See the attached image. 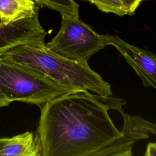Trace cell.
<instances>
[{"label":"cell","instance_id":"obj_1","mask_svg":"<svg viewBox=\"0 0 156 156\" xmlns=\"http://www.w3.org/2000/svg\"><path fill=\"white\" fill-rule=\"evenodd\" d=\"M111 96L74 90L44 104L37 130L42 156H132L135 141L108 113L127 102Z\"/></svg>","mask_w":156,"mask_h":156},{"label":"cell","instance_id":"obj_2","mask_svg":"<svg viewBox=\"0 0 156 156\" xmlns=\"http://www.w3.org/2000/svg\"><path fill=\"white\" fill-rule=\"evenodd\" d=\"M35 69L69 90L113 95L110 85L89 66L88 62L73 60L51 51L44 42L31 41L12 47L0 57Z\"/></svg>","mask_w":156,"mask_h":156},{"label":"cell","instance_id":"obj_3","mask_svg":"<svg viewBox=\"0 0 156 156\" xmlns=\"http://www.w3.org/2000/svg\"><path fill=\"white\" fill-rule=\"evenodd\" d=\"M0 90L9 103L17 101L38 105L71 91L35 69L1 58Z\"/></svg>","mask_w":156,"mask_h":156},{"label":"cell","instance_id":"obj_4","mask_svg":"<svg viewBox=\"0 0 156 156\" xmlns=\"http://www.w3.org/2000/svg\"><path fill=\"white\" fill-rule=\"evenodd\" d=\"M62 17L59 31L46 44L51 51L67 58L86 63L106 46L104 35L97 33L79 15Z\"/></svg>","mask_w":156,"mask_h":156},{"label":"cell","instance_id":"obj_5","mask_svg":"<svg viewBox=\"0 0 156 156\" xmlns=\"http://www.w3.org/2000/svg\"><path fill=\"white\" fill-rule=\"evenodd\" d=\"M105 44L114 46L132 66L145 87L156 90V55L129 44L115 35H104Z\"/></svg>","mask_w":156,"mask_h":156},{"label":"cell","instance_id":"obj_6","mask_svg":"<svg viewBox=\"0 0 156 156\" xmlns=\"http://www.w3.org/2000/svg\"><path fill=\"white\" fill-rule=\"evenodd\" d=\"M46 35L38 20V12L32 16L9 24L0 17V51H7L27 42H44Z\"/></svg>","mask_w":156,"mask_h":156},{"label":"cell","instance_id":"obj_7","mask_svg":"<svg viewBox=\"0 0 156 156\" xmlns=\"http://www.w3.org/2000/svg\"><path fill=\"white\" fill-rule=\"evenodd\" d=\"M38 133L26 132L9 138H0V156H41Z\"/></svg>","mask_w":156,"mask_h":156},{"label":"cell","instance_id":"obj_8","mask_svg":"<svg viewBox=\"0 0 156 156\" xmlns=\"http://www.w3.org/2000/svg\"><path fill=\"white\" fill-rule=\"evenodd\" d=\"M38 11L35 0H0V17L5 24L32 16Z\"/></svg>","mask_w":156,"mask_h":156},{"label":"cell","instance_id":"obj_9","mask_svg":"<svg viewBox=\"0 0 156 156\" xmlns=\"http://www.w3.org/2000/svg\"><path fill=\"white\" fill-rule=\"evenodd\" d=\"M124 124L122 133L134 141L148 138L149 134H156V123L144 119L140 115H130L124 110L120 112Z\"/></svg>","mask_w":156,"mask_h":156},{"label":"cell","instance_id":"obj_10","mask_svg":"<svg viewBox=\"0 0 156 156\" xmlns=\"http://www.w3.org/2000/svg\"><path fill=\"white\" fill-rule=\"evenodd\" d=\"M41 5L59 12L62 16L79 15V5L74 0H35Z\"/></svg>","mask_w":156,"mask_h":156},{"label":"cell","instance_id":"obj_11","mask_svg":"<svg viewBox=\"0 0 156 156\" xmlns=\"http://www.w3.org/2000/svg\"><path fill=\"white\" fill-rule=\"evenodd\" d=\"M94 4L100 10L112 13L118 16L127 15L124 6L120 0H87Z\"/></svg>","mask_w":156,"mask_h":156},{"label":"cell","instance_id":"obj_12","mask_svg":"<svg viewBox=\"0 0 156 156\" xmlns=\"http://www.w3.org/2000/svg\"><path fill=\"white\" fill-rule=\"evenodd\" d=\"M123 4L127 15H132L143 0H120Z\"/></svg>","mask_w":156,"mask_h":156},{"label":"cell","instance_id":"obj_13","mask_svg":"<svg viewBox=\"0 0 156 156\" xmlns=\"http://www.w3.org/2000/svg\"><path fill=\"white\" fill-rule=\"evenodd\" d=\"M144 155L145 156H156V143H149Z\"/></svg>","mask_w":156,"mask_h":156},{"label":"cell","instance_id":"obj_14","mask_svg":"<svg viewBox=\"0 0 156 156\" xmlns=\"http://www.w3.org/2000/svg\"><path fill=\"white\" fill-rule=\"evenodd\" d=\"M5 51H0V57ZM9 104L10 103L8 102L5 96H4L3 93L0 90V108L5 107V106H7L9 105Z\"/></svg>","mask_w":156,"mask_h":156}]
</instances>
